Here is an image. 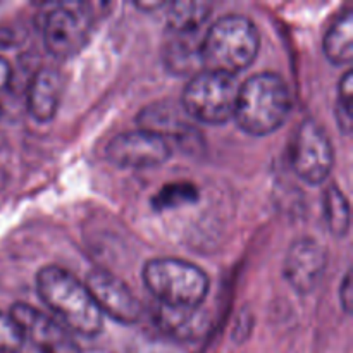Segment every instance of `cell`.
Here are the masks:
<instances>
[{"instance_id":"obj_1","label":"cell","mask_w":353,"mask_h":353,"mask_svg":"<svg viewBox=\"0 0 353 353\" xmlns=\"http://www.w3.org/2000/svg\"><path fill=\"white\" fill-rule=\"evenodd\" d=\"M37 290L41 302L72 334L95 338L102 333V314L93 303L85 283L78 281L71 272L57 265L41 268L37 274Z\"/></svg>"},{"instance_id":"obj_2","label":"cell","mask_w":353,"mask_h":353,"mask_svg":"<svg viewBox=\"0 0 353 353\" xmlns=\"http://www.w3.org/2000/svg\"><path fill=\"white\" fill-rule=\"evenodd\" d=\"M259 45V31L248 17L240 14L221 17L202 34V69L236 78L255 61Z\"/></svg>"},{"instance_id":"obj_3","label":"cell","mask_w":353,"mask_h":353,"mask_svg":"<svg viewBox=\"0 0 353 353\" xmlns=\"http://www.w3.org/2000/svg\"><path fill=\"white\" fill-rule=\"evenodd\" d=\"M290 109L292 97L285 79L276 72H259L238 90L233 117L245 133L265 137L285 123Z\"/></svg>"},{"instance_id":"obj_4","label":"cell","mask_w":353,"mask_h":353,"mask_svg":"<svg viewBox=\"0 0 353 353\" xmlns=\"http://www.w3.org/2000/svg\"><path fill=\"white\" fill-rule=\"evenodd\" d=\"M143 283L157 303L178 309H200L209 295V276L181 259H152L143 268Z\"/></svg>"},{"instance_id":"obj_5","label":"cell","mask_w":353,"mask_h":353,"mask_svg":"<svg viewBox=\"0 0 353 353\" xmlns=\"http://www.w3.org/2000/svg\"><path fill=\"white\" fill-rule=\"evenodd\" d=\"M238 90L233 76L202 69L185 86L181 105L199 123L224 124L233 117Z\"/></svg>"},{"instance_id":"obj_6","label":"cell","mask_w":353,"mask_h":353,"mask_svg":"<svg viewBox=\"0 0 353 353\" xmlns=\"http://www.w3.org/2000/svg\"><path fill=\"white\" fill-rule=\"evenodd\" d=\"M292 165L296 174L310 185H321L330 178L334 165V148L317 121L300 124L292 145Z\"/></svg>"},{"instance_id":"obj_7","label":"cell","mask_w":353,"mask_h":353,"mask_svg":"<svg viewBox=\"0 0 353 353\" xmlns=\"http://www.w3.org/2000/svg\"><path fill=\"white\" fill-rule=\"evenodd\" d=\"M85 286L99 312L121 324H137L143 316L140 300L119 278L105 269H92L85 279Z\"/></svg>"},{"instance_id":"obj_8","label":"cell","mask_w":353,"mask_h":353,"mask_svg":"<svg viewBox=\"0 0 353 353\" xmlns=\"http://www.w3.org/2000/svg\"><path fill=\"white\" fill-rule=\"evenodd\" d=\"M171 154V145L164 138L143 130L116 134L105 147L107 161L121 169L157 168Z\"/></svg>"},{"instance_id":"obj_9","label":"cell","mask_w":353,"mask_h":353,"mask_svg":"<svg viewBox=\"0 0 353 353\" xmlns=\"http://www.w3.org/2000/svg\"><path fill=\"white\" fill-rule=\"evenodd\" d=\"M92 33V21L85 10L59 6L45 17L43 43L45 48L57 59L78 55L86 47Z\"/></svg>"},{"instance_id":"obj_10","label":"cell","mask_w":353,"mask_h":353,"mask_svg":"<svg viewBox=\"0 0 353 353\" xmlns=\"http://www.w3.org/2000/svg\"><path fill=\"white\" fill-rule=\"evenodd\" d=\"M9 314L23 331L24 340H30L38 353H81L71 331L41 310L16 303Z\"/></svg>"},{"instance_id":"obj_11","label":"cell","mask_w":353,"mask_h":353,"mask_svg":"<svg viewBox=\"0 0 353 353\" xmlns=\"http://www.w3.org/2000/svg\"><path fill=\"white\" fill-rule=\"evenodd\" d=\"M140 130L150 131L159 134L169 143V140H176V143L185 147L186 150H193L200 145V133L192 123L190 116L185 112L181 103H174L171 100L152 103L145 107L138 116Z\"/></svg>"},{"instance_id":"obj_12","label":"cell","mask_w":353,"mask_h":353,"mask_svg":"<svg viewBox=\"0 0 353 353\" xmlns=\"http://www.w3.org/2000/svg\"><path fill=\"white\" fill-rule=\"evenodd\" d=\"M326 265L327 255L323 245L312 238H300L286 254L283 274L296 293L307 295L317 288Z\"/></svg>"},{"instance_id":"obj_13","label":"cell","mask_w":353,"mask_h":353,"mask_svg":"<svg viewBox=\"0 0 353 353\" xmlns=\"http://www.w3.org/2000/svg\"><path fill=\"white\" fill-rule=\"evenodd\" d=\"M62 76L57 69L43 68L33 76L28 86V112L38 123H48L57 114L62 97Z\"/></svg>"},{"instance_id":"obj_14","label":"cell","mask_w":353,"mask_h":353,"mask_svg":"<svg viewBox=\"0 0 353 353\" xmlns=\"http://www.w3.org/2000/svg\"><path fill=\"white\" fill-rule=\"evenodd\" d=\"M154 321L159 330L172 341H195L205 334L207 319L199 309H178L157 303Z\"/></svg>"},{"instance_id":"obj_15","label":"cell","mask_w":353,"mask_h":353,"mask_svg":"<svg viewBox=\"0 0 353 353\" xmlns=\"http://www.w3.org/2000/svg\"><path fill=\"white\" fill-rule=\"evenodd\" d=\"M324 55L336 65H348L353 57V12L350 7L334 19L324 37Z\"/></svg>"},{"instance_id":"obj_16","label":"cell","mask_w":353,"mask_h":353,"mask_svg":"<svg viewBox=\"0 0 353 353\" xmlns=\"http://www.w3.org/2000/svg\"><path fill=\"white\" fill-rule=\"evenodd\" d=\"M200 33L178 34L168 43L164 52V61L169 71L176 74H188V72L200 69L202 71V57H200Z\"/></svg>"},{"instance_id":"obj_17","label":"cell","mask_w":353,"mask_h":353,"mask_svg":"<svg viewBox=\"0 0 353 353\" xmlns=\"http://www.w3.org/2000/svg\"><path fill=\"white\" fill-rule=\"evenodd\" d=\"M165 7L169 28L172 33L178 34L200 33L212 10L210 2H174Z\"/></svg>"},{"instance_id":"obj_18","label":"cell","mask_w":353,"mask_h":353,"mask_svg":"<svg viewBox=\"0 0 353 353\" xmlns=\"http://www.w3.org/2000/svg\"><path fill=\"white\" fill-rule=\"evenodd\" d=\"M324 219L331 233L338 238H343L350 230V205L347 196L338 186H327L323 195Z\"/></svg>"},{"instance_id":"obj_19","label":"cell","mask_w":353,"mask_h":353,"mask_svg":"<svg viewBox=\"0 0 353 353\" xmlns=\"http://www.w3.org/2000/svg\"><path fill=\"white\" fill-rule=\"evenodd\" d=\"M200 192L195 183L192 181H174L162 186L152 199V207L157 212L179 209V207L192 205L199 202Z\"/></svg>"},{"instance_id":"obj_20","label":"cell","mask_w":353,"mask_h":353,"mask_svg":"<svg viewBox=\"0 0 353 353\" xmlns=\"http://www.w3.org/2000/svg\"><path fill=\"white\" fill-rule=\"evenodd\" d=\"M352 97H353V78L352 71H347L338 85V100H336V123L345 137L352 133Z\"/></svg>"},{"instance_id":"obj_21","label":"cell","mask_w":353,"mask_h":353,"mask_svg":"<svg viewBox=\"0 0 353 353\" xmlns=\"http://www.w3.org/2000/svg\"><path fill=\"white\" fill-rule=\"evenodd\" d=\"M24 345L21 327L9 312L0 310V353H17Z\"/></svg>"},{"instance_id":"obj_22","label":"cell","mask_w":353,"mask_h":353,"mask_svg":"<svg viewBox=\"0 0 353 353\" xmlns=\"http://www.w3.org/2000/svg\"><path fill=\"white\" fill-rule=\"evenodd\" d=\"M131 353H186L179 347H174V343L161 340H143L134 343L131 348Z\"/></svg>"},{"instance_id":"obj_23","label":"cell","mask_w":353,"mask_h":353,"mask_svg":"<svg viewBox=\"0 0 353 353\" xmlns=\"http://www.w3.org/2000/svg\"><path fill=\"white\" fill-rule=\"evenodd\" d=\"M352 272L348 271L347 274H345L343 278V283H341L340 286V300H341V305H343L345 312L350 314L352 312Z\"/></svg>"},{"instance_id":"obj_24","label":"cell","mask_w":353,"mask_h":353,"mask_svg":"<svg viewBox=\"0 0 353 353\" xmlns=\"http://www.w3.org/2000/svg\"><path fill=\"white\" fill-rule=\"evenodd\" d=\"M10 74H12V71H10L9 62L3 57H0V92H2L3 88H7V85H9L10 81Z\"/></svg>"},{"instance_id":"obj_25","label":"cell","mask_w":353,"mask_h":353,"mask_svg":"<svg viewBox=\"0 0 353 353\" xmlns=\"http://www.w3.org/2000/svg\"><path fill=\"white\" fill-rule=\"evenodd\" d=\"M10 43V33L6 30H0V48L7 47Z\"/></svg>"},{"instance_id":"obj_26","label":"cell","mask_w":353,"mask_h":353,"mask_svg":"<svg viewBox=\"0 0 353 353\" xmlns=\"http://www.w3.org/2000/svg\"><path fill=\"white\" fill-rule=\"evenodd\" d=\"M0 112H2V107H0Z\"/></svg>"}]
</instances>
